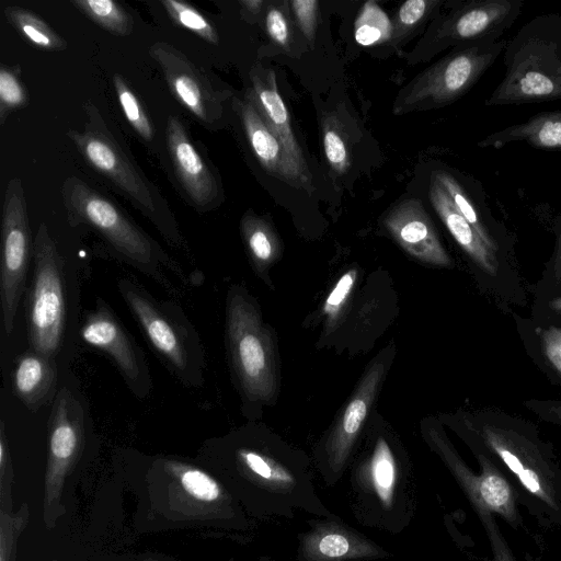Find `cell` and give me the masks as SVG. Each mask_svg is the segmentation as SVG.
Instances as JSON below:
<instances>
[{
    "mask_svg": "<svg viewBox=\"0 0 561 561\" xmlns=\"http://www.w3.org/2000/svg\"><path fill=\"white\" fill-rule=\"evenodd\" d=\"M507 41L453 48L397 95L392 113L403 115L447 106L463 96L503 54Z\"/></svg>",
    "mask_w": 561,
    "mask_h": 561,
    "instance_id": "8992f818",
    "label": "cell"
},
{
    "mask_svg": "<svg viewBox=\"0 0 561 561\" xmlns=\"http://www.w3.org/2000/svg\"><path fill=\"white\" fill-rule=\"evenodd\" d=\"M118 288L156 351L186 381L196 375L201 348L183 321L156 301L133 280L122 278Z\"/></svg>",
    "mask_w": 561,
    "mask_h": 561,
    "instance_id": "8fae6325",
    "label": "cell"
},
{
    "mask_svg": "<svg viewBox=\"0 0 561 561\" xmlns=\"http://www.w3.org/2000/svg\"><path fill=\"white\" fill-rule=\"evenodd\" d=\"M241 236L249 256L259 272L265 271L282 254V243L270 220L247 211L240 221Z\"/></svg>",
    "mask_w": 561,
    "mask_h": 561,
    "instance_id": "484cf974",
    "label": "cell"
},
{
    "mask_svg": "<svg viewBox=\"0 0 561 561\" xmlns=\"http://www.w3.org/2000/svg\"><path fill=\"white\" fill-rule=\"evenodd\" d=\"M34 277L27 306L28 339L34 352L53 358L65 328L64 261L45 222L34 241Z\"/></svg>",
    "mask_w": 561,
    "mask_h": 561,
    "instance_id": "ba28073f",
    "label": "cell"
},
{
    "mask_svg": "<svg viewBox=\"0 0 561 561\" xmlns=\"http://www.w3.org/2000/svg\"><path fill=\"white\" fill-rule=\"evenodd\" d=\"M356 278V270L353 268L347 271L341 276V278L337 280L327 297L323 306V313L327 316L329 323L335 322L339 318L342 308L346 304V300L354 288Z\"/></svg>",
    "mask_w": 561,
    "mask_h": 561,
    "instance_id": "74e56055",
    "label": "cell"
},
{
    "mask_svg": "<svg viewBox=\"0 0 561 561\" xmlns=\"http://www.w3.org/2000/svg\"><path fill=\"white\" fill-rule=\"evenodd\" d=\"M391 21L374 0L363 4L354 24V38L360 46H374L390 41Z\"/></svg>",
    "mask_w": 561,
    "mask_h": 561,
    "instance_id": "f546056e",
    "label": "cell"
},
{
    "mask_svg": "<svg viewBox=\"0 0 561 561\" xmlns=\"http://www.w3.org/2000/svg\"><path fill=\"white\" fill-rule=\"evenodd\" d=\"M9 524L5 525L4 520L1 522V560L0 561H12L11 554L14 552V535L20 534L22 528L24 527L20 524L15 529L13 526L15 523L12 522L11 518L8 519Z\"/></svg>",
    "mask_w": 561,
    "mask_h": 561,
    "instance_id": "ab89813d",
    "label": "cell"
},
{
    "mask_svg": "<svg viewBox=\"0 0 561 561\" xmlns=\"http://www.w3.org/2000/svg\"><path fill=\"white\" fill-rule=\"evenodd\" d=\"M512 142H526L542 150H561V111L540 112L527 121L486 135L480 148H502Z\"/></svg>",
    "mask_w": 561,
    "mask_h": 561,
    "instance_id": "603a6c76",
    "label": "cell"
},
{
    "mask_svg": "<svg viewBox=\"0 0 561 561\" xmlns=\"http://www.w3.org/2000/svg\"><path fill=\"white\" fill-rule=\"evenodd\" d=\"M389 557V553L335 516L318 522L301 537L299 561H362Z\"/></svg>",
    "mask_w": 561,
    "mask_h": 561,
    "instance_id": "ac0fdd59",
    "label": "cell"
},
{
    "mask_svg": "<svg viewBox=\"0 0 561 561\" xmlns=\"http://www.w3.org/2000/svg\"><path fill=\"white\" fill-rule=\"evenodd\" d=\"M431 175L443 186L457 210L474 228L485 244L497 253L500 244L493 232V218L481 194L468 191L462 182L447 170L436 169Z\"/></svg>",
    "mask_w": 561,
    "mask_h": 561,
    "instance_id": "cb8c5ba5",
    "label": "cell"
},
{
    "mask_svg": "<svg viewBox=\"0 0 561 561\" xmlns=\"http://www.w3.org/2000/svg\"><path fill=\"white\" fill-rule=\"evenodd\" d=\"M227 340L234 371L250 400L268 401L276 390V367L271 334L256 306L233 289L227 301Z\"/></svg>",
    "mask_w": 561,
    "mask_h": 561,
    "instance_id": "52a82bcc",
    "label": "cell"
},
{
    "mask_svg": "<svg viewBox=\"0 0 561 561\" xmlns=\"http://www.w3.org/2000/svg\"><path fill=\"white\" fill-rule=\"evenodd\" d=\"M71 4L100 27L117 36L134 30L133 16L113 0H72Z\"/></svg>",
    "mask_w": 561,
    "mask_h": 561,
    "instance_id": "83f0119b",
    "label": "cell"
},
{
    "mask_svg": "<svg viewBox=\"0 0 561 561\" xmlns=\"http://www.w3.org/2000/svg\"><path fill=\"white\" fill-rule=\"evenodd\" d=\"M416 494L388 440L379 436L352 471L350 505L355 518L370 528L400 533L414 516Z\"/></svg>",
    "mask_w": 561,
    "mask_h": 561,
    "instance_id": "277c9868",
    "label": "cell"
},
{
    "mask_svg": "<svg viewBox=\"0 0 561 561\" xmlns=\"http://www.w3.org/2000/svg\"><path fill=\"white\" fill-rule=\"evenodd\" d=\"M13 385L25 405L31 409L41 407L56 386V368L51 358L36 352L23 354L14 369Z\"/></svg>",
    "mask_w": 561,
    "mask_h": 561,
    "instance_id": "d4e9b609",
    "label": "cell"
},
{
    "mask_svg": "<svg viewBox=\"0 0 561 561\" xmlns=\"http://www.w3.org/2000/svg\"><path fill=\"white\" fill-rule=\"evenodd\" d=\"M81 336L85 343L108 354L134 391L142 394L148 385V370L141 351L104 302H98L87 314Z\"/></svg>",
    "mask_w": 561,
    "mask_h": 561,
    "instance_id": "9a60e30c",
    "label": "cell"
},
{
    "mask_svg": "<svg viewBox=\"0 0 561 561\" xmlns=\"http://www.w3.org/2000/svg\"><path fill=\"white\" fill-rule=\"evenodd\" d=\"M61 198L71 226L87 225L99 232L133 265L162 283L161 267L184 277L181 266L140 229L113 201L90 184L70 175L61 185Z\"/></svg>",
    "mask_w": 561,
    "mask_h": 561,
    "instance_id": "5b68a950",
    "label": "cell"
},
{
    "mask_svg": "<svg viewBox=\"0 0 561 561\" xmlns=\"http://www.w3.org/2000/svg\"><path fill=\"white\" fill-rule=\"evenodd\" d=\"M27 90L21 80L19 66L0 67V124L4 125L8 116L15 110L27 106Z\"/></svg>",
    "mask_w": 561,
    "mask_h": 561,
    "instance_id": "d6a6232c",
    "label": "cell"
},
{
    "mask_svg": "<svg viewBox=\"0 0 561 561\" xmlns=\"http://www.w3.org/2000/svg\"><path fill=\"white\" fill-rule=\"evenodd\" d=\"M385 376V364L369 366L324 444L323 477L334 484L343 474Z\"/></svg>",
    "mask_w": 561,
    "mask_h": 561,
    "instance_id": "4fadbf2b",
    "label": "cell"
},
{
    "mask_svg": "<svg viewBox=\"0 0 561 561\" xmlns=\"http://www.w3.org/2000/svg\"><path fill=\"white\" fill-rule=\"evenodd\" d=\"M540 341L546 358L561 375V329L547 328L541 332Z\"/></svg>",
    "mask_w": 561,
    "mask_h": 561,
    "instance_id": "f35d334b",
    "label": "cell"
},
{
    "mask_svg": "<svg viewBox=\"0 0 561 561\" xmlns=\"http://www.w3.org/2000/svg\"><path fill=\"white\" fill-rule=\"evenodd\" d=\"M505 72L488 106L561 100V14H540L507 41Z\"/></svg>",
    "mask_w": 561,
    "mask_h": 561,
    "instance_id": "7a4b0ae2",
    "label": "cell"
},
{
    "mask_svg": "<svg viewBox=\"0 0 561 561\" xmlns=\"http://www.w3.org/2000/svg\"><path fill=\"white\" fill-rule=\"evenodd\" d=\"M165 136L175 176L190 202L199 211L217 206L221 197L218 178L194 146L180 118L169 116Z\"/></svg>",
    "mask_w": 561,
    "mask_h": 561,
    "instance_id": "5bb4252c",
    "label": "cell"
},
{
    "mask_svg": "<svg viewBox=\"0 0 561 561\" xmlns=\"http://www.w3.org/2000/svg\"><path fill=\"white\" fill-rule=\"evenodd\" d=\"M476 435L484 451L508 477L525 506L542 526L561 528V468L533 435L483 421Z\"/></svg>",
    "mask_w": 561,
    "mask_h": 561,
    "instance_id": "6da1fadb",
    "label": "cell"
},
{
    "mask_svg": "<svg viewBox=\"0 0 561 561\" xmlns=\"http://www.w3.org/2000/svg\"><path fill=\"white\" fill-rule=\"evenodd\" d=\"M149 54L160 67L173 96L205 127L218 126L229 93L216 89L184 53L169 43H154Z\"/></svg>",
    "mask_w": 561,
    "mask_h": 561,
    "instance_id": "7c38bea8",
    "label": "cell"
},
{
    "mask_svg": "<svg viewBox=\"0 0 561 561\" xmlns=\"http://www.w3.org/2000/svg\"><path fill=\"white\" fill-rule=\"evenodd\" d=\"M0 300L7 334L24 290L31 250V230L22 181L12 178L5 186L1 225Z\"/></svg>",
    "mask_w": 561,
    "mask_h": 561,
    "instance_id": "30bf717a",
    "label": "cell"
},
{
    "mask_svg": "<svg viewBox=\"0 0 561 561\" xmlns=\"http://www.w3.org/2000/svg\"><path fill=\"white\" fill-rule=\"evenodd\" d=\"M113 85L130 126L145 141H151L154 135L152 124L131 88L118 73L113 76Z\"/></svg>",
    "mask_w": 561,
    "mask_h": 561,
    "instance_id": "1f68e13d",
    "label": "cell"
},
{
    "mask_svg": "<svg viewBox=\"0 0 561 561\" xmlns=\"http://www.w3.org/2000/svg\"><path fill=\"white\" fill-rule=\"evenodd\" d=\"M239 4L241 5V10L244 13L245 18H248V16L256 18L263 10L265 1H263V0H240Z\"/></svg>",
    "mask_w": 561,
    "mask_h": 561,
    "instance_id": "b9f144b4",
    "label": "cell"
},
{
    "mask_svg": "<svg viewBox=\"0 0 561 561\" xmlns=\"http://www.w3.org/2000/svg\"><path fill=\"white\" fill-rule=\"evenodd\" d=\"M180 484L193 499L206 503L224 499V492L214 478L190 466H179Z\"/></svg>",
    "mask_w": 561,
    "mask_h": 561,
    "instance_id": "e575fe53",
    "label": "cell"
},
{
    "mask_svg": "<svg viewBox=\"0 0 561 561\" xmlns=\"http://www.w3.org/2000/svg\"><path fill=\"white\" fill-rule=\"evenodd\" d=\"M382 225L392 239L412 257L433 266L448 267L451 259L420 199L407 198L394 204Z\"/></svg>",
    "mask_w": 561,
    "mask_h": 561,
    "instance_id": "2e32d148",
    "label": "cell"
},
{
    "mask_svg": "<svg viewBox=\"0 0 561 561\" xmlns=\"http://www.w3.org/2000/svg\"><path fill=\"white\" fill-rule=\"evenodd\" d=\"M428 197L437 216L463 252L484 272L495 274L499 267L497 253L485 244L474 228L457 210L443 186L432 175Z\"/></svg>",
    "mask_w": 561,
    "mask_h": 561,
    "instance_id": "7402d4cb",
    "label": "cell"
},
{
    "mask_svg": "<svg viewBox=\"0 0 561 561\" xmlns=\"http://www.w3.org/2000/svg\"><path fill=\"white\" fill-rule=\"evenodd\" d=\"M161 4L178 26L191 31L209 44L219 43V35L213 23L193 5L179 0H162Z\"/></svg>",
    "mask_w": 561,
    "mask_h": 561,
    "instance_id": "4dcf8cb0",
    "label": "cell"
},
{
    "mask_svg": "<svg viewBox=\"0 0 561 561\" xmlns=\"http://www.w3.org/2000/svg\"><path fill=\"white\" fill-rule=\"evenodd\" d=\"M84 414L81 403L67 388L56 396L49 419L47 490L51 496L77 460L83 443Z\"/></svg>",
    "mask_w": 561,
    "mask_h": 561,
    "instance_id": "e0dca14e",
    "label": "cell"
},
{
    "mask_svg": "<svg viewBox=\"0 0 561 561\" xmlns=\"http://www.w3.org/2000/svg\"><path fill=\"white\" fill-rule=\"evenodd\" d=\"M287 2H272L265 11V30L272 42L285 51L290 50V25Z\"/></svg>",
    "mask_w": 561,
    "mask_h": 561,
    "instance_id": "d590c367",
    "label": "cell"
},
{
    "mask_svg": "<svg viewBox=\"0 0 561 561\" xmlns=\"http://www.w3.org/2000/svg\"><path fill=\"white\" fill-rule=\"evenodd\" d=\"M536 411L542 419L552 421L554 423L561 424V403L552 402V403H534L530 408Z\"/></svg>",
    "mask_w": 561,
    "mask_h": 561,
    "instance_id": "60d3db41",
    "label": "cell"
},
{
    "mask_svg": "<svg viewBox=\"0 0 561 561\" xmlns=\"http://www.w3.org/2000/svg\"><path fill=\"white\" fill-rule=\"evenodd\" d=\"M250 79L252 88L247 94L254 102L264 122L279 139L297 172L308 185L313 187L302 149L291 127L289 112L277 88L275 72L254 67Z\"/></svg>",
    "mask_w": 561,
    "mask_h": 561,
    "instance_id": "ffe728a7",
    "label": "cell"
},
{
    "mask_svg": "<svg viewBox=\"0 0 561 561\" xmlns=\"http://www.w3.org/2000/svg\"><path fill=\"white\" fill-rule=\"evenodd\" d=\"M7 21L32 46L49 51H61L68 47L62 36L56 33L38 15L19 5L3 9Z\"/></svg>",
    "mask_w": 561,
    "mask_h": 561,
    "instance_id": "4316f807",
    "label": "cell"
},
{
    "mask_svg": "<svg viewBox=\"0 0 561 561\" xmlns=\"http://www.w3.org/2000/svg\"><path fill=\"white\" fill-rule=\"evenodd\" d=\"M322 145L327 161L336 174H344L350 168V152L343 130L335 116H327L321 127Z\"/></svg>",
    "mask_w": 561,
    "mask_h": 561,
    "instance_id": "836d02e7",
    "label": "cell"
},
{
    "mask_svg": "<svg viewBox=\"0 0 561 561\" xmlns=\"http://www.w3.org/2000/svg\"><path fill=\"white\" fill-rule=\"evenodd\" d=\"M443 4L442 0H408L403 2L391 21L390 44L399 48Z\"/></svg>",
    "mask_w": 561,
    "mask_h": 561,
    "instance_id": "f1b7e54d",
    "label": "cell"
},
{
    "mask_svg": "<svg viewBox=\"0 0 561 561\" xmlns=\"http://www.w3.org/2000/svg\"><path fill=\"white\" fill-rule=\"evenodd\" d=\"M426 440L449 469L484 526L494 560L516 561L497 528L494 516L485 507L481 472L476 474L468 468L439 427L427 426Z\"/></svg>",
    "mask_w": 561,
    "mask_h": 561,
    "instance_id": "d6986e66",
    "label": "cell"
},
{
    "mask_svg": "<svg viewBox=\"0 0 561 561\" xmlns=\"http://www.w3.org/2000/svg\"><path fill=\"white\" fill-rule=\"evenodd\" d=\"M550 308L553 309L556 312L561 313V297L550 301Z\"/></svg>",
    "mask_w": 561,
    "mask_h": 561,
    "instance_id": "ee69618b",
    "label": "cell"
},
{
    "mask_svg": "<svg viewBox=\"0 0 561 561\" xmlns=\"http://www.w3.org/2000/svg\"><path fill=\"white\" fill-rule=\"evenodd\" d=\"M295 23L309 46L313 49L318 27L319 2L317 0L288 1Z\"/></svg>",
    "mask_w": 561,
    "mask_h": 561,
    "instance_id": "8d00e7d4",
    "label": "cell"
},
{
    "mask_svg": "<svg viewBox=\"0 0 561 561\" xmlns=\"http://www.w3.org/2000/svg\"><path fill=\"white\" fill-rule=\"evenodd\" d=\"M552 271L556 278H561V220L559 225L556 251L552 260Z\"/></svg>",
    "mask_w": 561,
    "mask_h": 561,
    "instance_id": "7bdbcfd3",
    "label": "cell"
},
{
    "mask_svg": "<svg viewBox=\"0 0 561 561\" xmlns=\"http://www.w3.org/2000/svg\"><path fill=\"white\" fill-rule=\"evenodd\" d=\"M248 144L261 167L270 175L296 187L312 192L313 187L297 172L283 145L262 118L257 107L245 93L234 101Z\"/></svg>",
    "mask_w": 561,
    "mask_h": 561,
    "instance_id": "44dd1931",
    "label": "cell"
},
{
    "mask_svg": "<svg viewBox=\"0 0 561 561\" xmlns=\"http://www.w3.org/2000/svg\"><path fill=\"white\" fill-rule=\"evenodd\" d=\"M83 108L87 114L83 129H69L67 133L80 154L149 218L172 245L184 247L175 218L159 190L115 138L98 107L88 102Z\"/></svg>",
    "mask_w": 561,
    "mask_h": 561,
    "instance_id": "3957f363",
    "label": "cell"
},
{
    "mask_svg": "<svg viewBox=\"0 0 561 561\" xmlns=\"http://www.w3.org/2000/svg\"><path fill=\"white\" fill-rule=\"evenodd\" d=\"M524 4L523 0L457 2L445 15L435 20L421 41V57L428 59L449 47L502 39L520 15Z\"/></svg>",
    "mask_w": 561,
    "mask_h": 561,
    "instance_id": "9c48e42d",
    "label": "cell"
}]
</instances>
